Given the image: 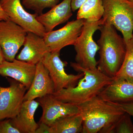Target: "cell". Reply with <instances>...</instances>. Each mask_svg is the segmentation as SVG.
<instances>
[{
    "mask_svg": "<svg viewBox=\"0 0 133 133\" xmlns=\"http://www.w3.org/2000/svg\"><path fill=\"white\" fill-rule=\"evenodd\" d=\"M70 66L76 71L83 73L84 76L74 87L63 89L52 94L56 98L63 102L78 105L98 96L113 80L97 68L84 69L72 62Z\"/></svg>",
    "mask_w": 133,
    "mask_h": 133,
    "instance_id": "1",
    "label": "cell"
},
{
    "mask_svg": "<svg viewBox=\"0 0 133 133\" xmlns=\"http://www.w3.org/2000/svg\"><path fill=\"white\" fill-rule=\"evenodd\" d=\"M77 106L83 116L82 133H109L125 113L98 96Z\"/></svg>",
    "mask_w": 133,
    "mask_h": 133,
    "instance_id": "2",
    "label": "cell"
},
{
    "mask_svg": "<svg viewBox=\"0 0 133 133\" xmlns=\"http://www.w3.org/2000/svg\"><path fill=\"white\" fill-rule=\"evenodd\" d=\"M99 30L100 37L98 41L99 59L97 68L106 76L114 78L121 68L126 52L124 38L117 33L115 28L104 23Z\"/></svg>",
    "mask_w": 133,
    "mask_h": 133,
    "instance_id": "3",
    "label": "cell"
},
{
    "mask_svg": "<svg viewBox=\"0 0 133 133\" xmlns=\"http://www.w3.org/2000/svg\"><path fill=\"white\" fill-rule=\"evenodd\" d=\"M104 23V20L102 18L96 21L85 20L81 33L74 45L76 53V63L82 68H97L98 62L95 59V55L99 47L94 41L93 36Z\"/></svg>",
    "mask_w": 133,
    "mask_h": 133,
    "instance_id": "4",
    "label": "cell"
},
{
    "mask_svg": "<svg viewBox=\"0 0 133 133\" xmlns=\"http://www.w3.org/2000/svg\"><path fill=\"white\" fill-rule=\"evenodd\" d=\"M105 22L120 31L125 43L133 36V3L127 0H102Z\"/></svg>",
    "mask_w": 133,
    "mask_h": 133,
    "instance_id": "5",
    "label": "cell"
},
{
    "mask_svg": "<svg viewBox=\"0 0 133 133\" xmlns=\"http://www.w3.org/2000/svg\"><path fill=\"white\" fill-rule=\"evenodd\" d=\"M59 52H48L41 61L49 71L54 83L55 92L65 88L74 87L84 76L82 72H79L77 75L66 74L64 68L67 63L60 59Z\"/></svg>",
    "mask_w": 133,
    "mask_h": 133,
    "instance_id": "6",
    "label": "cell"
},
{
    "mask_svg": "<svg viewBox=\"0 0 133 133\" xmlns=\"http://www.w3.org/2000/svg\"><path fill=\"white\" fill-rule=\"evenodd\" d=\"M27 32L10 20L0 21V46L5 60L12 62L23 45Z\"/></svg>",
    "mask_w": 133,
    "mask_h": 133,
    "instance_id": "7",
    "label": "cell"
},
{
    "mask_svg": "<svg viewBox=\"0 0 133 133\" xmlns=\"http://www.w3.org/2000/svg\"><path fill=\"white\" fill-rule=\"evenodd\" d=\"M5 14L10 21L21 26L27 32H31L43 37L45 28L37 21V14H29L23 8L21 0H0Z\"/></svg>",
    "mask_w": 133,
    "mask_h": 133,
    "instance_id": "8",
    "label": "cell"
},
{
    "mask_svg": "<svg viewBox=\"0 0 133 133\" xmlns=\"http://www.w3.org/2000/svg\"><path fill=\"white\" fill-rule=\"evenodd\" d=\"M7 87L0 86V121L14 118L20 111L28 89L15 80Z\"/></svg>",
    "mask_w": 133,
    "mask_h": 133,
    "instance_id": "9",
    "label": "cell"
},
{
    "mask_svg": "<svg viewBox=\"0 0 133 133\" xmlns=\"http://www.w3.org/2000/svg\"><path fill=\"white\" fill-rule=\"evenodd\" d=\"M85 19L69 22L62 28L46 32L43 38L51 52H60L64 47L74 45L80 35Z\"/></svg>",
    "mask_w": 133,
    "mask_h": 133,
    "instance_id": "10",
    "label": "cell"
},
{
    "mask_svg": "<svg viewBox=\"0 0 133 133\" xmlns=\"http://www.w3.org/2000/svg\"><path fill=\"white\" fill-rule=\"evenodd\" d=\"M43 110L39 123L50 127L59 118L70 115L80 113L77 105L57 99L52 94L38 98L37 100Z\"/></svg>",
    "mask_w": 133,
    "mask_h": 133,
    "instance_id": "11",
    "label": "cell"
},
{
    "mask_svg": "<svg viewBox=\"0 0 133 133\" xmlns=\"http://www.w3.org/2000/svg\"><path fill=\"white\" fill-rule=\"evenodd\" d=\"M36 65L15 59L12 62L5 60L0 64V75L10 77L24 85L28 90L33 81Z\"/></svg>",
    "mask_w": 133,
    "mask_h": 133,
    "instance_id": "12",
    "label": "cell"
},
{
    "mask_svg": "<svg viewBox=\"0 0 133 133\" xmlns=\"http://www.w3.org/2000/svg\"><path fill=\"white\" fill-rule=\"evenodd\" d=\"M55 92L54 83L49 71L42 62L36 64L35 74L31 85L25 94L24 101L51 95Z\"/></svg>",
    "mask_w": 133,
    "mask_h": 133,
    "instance_id": "13",
    "label": "cell"
},
{
    "mask_svg": "<svg viewBox=\"0 0 133 133\" xmlns=\"http://www.w3.org/2000/svg\"><path fill=\"white\" fill-rule=\"evenodd\" d=\"M23 45L16 59L31 64L41 62L45 54L50 52L43 37L32 32H27Z\"/></svg>",
    "mask_w": 133,
    "mask_h": 133,
    "instance_id": "14",
    "label": "cell"
},
{
    "mask_svg": "<svg viewBox=\"0 0 133 133\" xmlns=\"http://www.w3.org/2000/svg\"><path fill=\"white\" fill-rule=\"evenodd\" d=\"M102 99L115 104L133 102V82L113 79L98 95Z\"/></svg>",
    "mask_w": 133,
    "mask_h": 133,
    "instance_id": "15",
    "label": "cell"
},
{
    "mask_svg": "<svg viewBox=\"0 0 133 133\" xmlns=\"http://www.w3.org/2000/svg\"><path fill=\"white\" fill-rule=\"evenodd\" d=\"M71 1L64 0L45 14L37 15V20L44 27L46 32L52 31L56 26L64 23L71 17Z\"/></svg>",
    "mask_w": 133,
    "mask_h": 133,
    "instance_id": "16",
    "label": "cell"
},
{
    "mask_svg": "<svg viewBox=\"0 0 133 133\" xmlns=\"http://www.w3.org/2000/svg\"><path fill=\"white\" fill-rule=\"evenodd\" d=\"M39 105V102L35 100L24 101L18 114L10 119L11 124L21 133H35L39 125L34 115Z\"/></svg>",
    "mask_w": 133,
    "mask_h": 133,
    "instance_id": "17",
    "label": "cell"
},
{
    "mask_svg": "<svg viewBox=\"0 0 133 133\" xmlns=\"http://www.w3.org/2000/svg\"><path fill=\"white\" fill-rule=\"evenodd\" d=\"M81 114L70 115L59 118L50 127L49 133H79L83 131Z\"/></svg>",
    "mask_w": 133,
    "mask_h": 133,
    "instance_id": "18",
    "label": "cell"
},
{
    "mask_svg": "<svg viewBox=\"0 0 133 133\" xmlns=\"http://www.w3.org/2000/svg\"><path fill=\"white\" fill-rule=\"evenodd\" d=\"M104 11L102 0H87L79 9L77 19L99 21L103 17Z\"/></svg>",
    "mask_w": 133,
    "mask_h": 133,
    "instance_id": "19",
    "label": "cell"
},
{
    "mask_svg": "<svg viewBox=\"0 0 133 133\" xmlns=\"http://www.w3.org/2000/svg\"><path fill=\"white\" fill-rule=\"evenodd\" d=\"M125 43L126 52L124 62L119 71L113 79L133 82V36Z\"/></svg>",
    "mask_w": 133,
    "mask_h": 133,
    "instance_id": "20",
    "label": "cell"
},
{
    "mask_svg": "<svg viewBox=\"0 0 133 133\" xmlns=\"http://www.w3.org/2000/svg\"><path fill=\"white\" fill-rule=\"evenodd\" d=\"M58 2V0H22V3L26 8L40 15L42 14L44 9L53 7Z\"/></svg>",
    "mask_w": 133,
    "mask_h": 133,
    "instance_id": "21",
    "label": "cell"
},
{
    "mask_svg": "<svg viewBox=\"0 0 133 133\" xmlns=\"http://www.w3.org/2000/svg\"><path fill=\"white\" fill-rule=\"evenodd\" d=\"M109 133H133L131 115L125 112L112 128Z\"/></svg>",
    "mask_w": 133,
    "mask_h": 133,
    "instance_id": "22",
    "label": "cell"
},
{
    "mask_svg": "<svg viewBox=\"0 0 133 133\" xmlns=\"http://www.w3.org/2000/svg\"><path fill=\"white\" fill-rule=\"evenodd\" d=\"M0 133H21L11 124L10 119L0 121Z\"/></svg>",
    "mask_w": 133,
    "mask_h": 133,
    "instance_id": "23",
    "label": "cell"
},
{
    "mask_svg": "<svg viewBox=\"0 0 133 133\" xmlns=\"http://www.w3.org/2000/svg\"><path fill=\"white\" fill-rule=\"evenodd\" d=\"M125 112L133 116V102L131 103L115 104Z\"/></svg>",
    "mask_w": 133,
    "mask_h": 133,
    "instance_id": "24",
    "label": "cell"
},
{
    "mask_svg": "<svg viewBox=\"0 0 133 133\" xmlns=\"http://www.w3.org/2000/svg\"><path fill=\"white\" fill-rule=\"evenodd\" d=\"M87 0H71V7L72 10L75 12L79 9Z\"/></svg>",
    "mask_w": 133,
    "mask_h": 133,
    "instance_id": "25",
    "label": "cell"
},
{
    "mask_svg": "<svg viewBox=\"0 0 133 133\" xmlns=\"http://www.w3.org/2000/svg\"><path fill=\"white\" fill-rule=\"evenodd\" d=\"M38 125L39 126L37 129L35 133H49L50 127L42 123H38Z\"/></svg>",
    "mask_w": 133,
    "mask_h": 133,
    "instance_id": "26",
    "label": "cell"
},
{
    "mask_svg": "<svg viewBox=\"0 0 133 133\" xmlns=\"http://www.w3.org/2000/svg\"><path fill=\"white\" fill-rule=\"evenodd\" d=\"M0 19L4 21H8L10 20L8 17L5 14L3 10V9L1 5V1H0Z\"/></svg>",
    "mask_w": 133,
    "mask_h": 133,
    "instance_id": "27",
    "label": "cell"
},
{
    "mask_svg": "<svg viewBox=\"0 0 133 133\" xmlns=\"http://www.w3.org/2000/svg\"><path fill=\"white\" fill-rule=\"evenodd\" d=\"M5 60L3 53L2 50L0 46V64L4 60Z\"/></svg>",
    "mask_w": 133,
    "mask_h": 133,
    "instance_id": "28",
    "label": "cell"
},
{
    "mask_svg": "<svg viewBox=\"0 0 133 133\" xmlns=\"http://www.w3.org/2000/svg\"><path fill=\"white\" fill-rule=\"evenodd\" d=\"M127 1H128L129 2L133 3V0H127Z\"/></svg>",
    "mask_w": 133,
    "mask_h": 133,
    "instance_id": "29",
    "label": "cell"
},
{
    "mask_svg": "<svg viewBox=\"0 0 133 133\" xmlns=\"http://www.w3.org/2000/svg\"><path fill=\"white\" fill-rule=\"evenodd\" d=\"M1 20H2V19H0V21H1Z\"/></svg>",
    "mask_w": 133,
    "mask_h": 133,
    "instance_id": "30",
    "label": "cell"
}]
</instances>
